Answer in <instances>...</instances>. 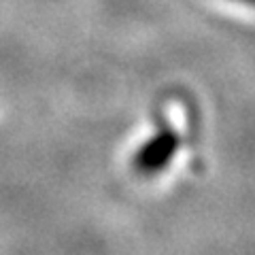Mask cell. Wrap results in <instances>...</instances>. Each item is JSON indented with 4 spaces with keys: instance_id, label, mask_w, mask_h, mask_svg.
<instances>
[{
    "instance_id": "1",
    "label": "cell",
    "mask_w": 255,
    "mask_h": 255,
    "mask_svg": "<svg viewBox=\"0 0 255 255\" xmlns=\"http://www.w3.org/2000/svg\"><path fill=\"white\" fill-rule=\"evenodd\" d=\"M181 149V134L170 124H157L155 130L134 149L132 170L142 179H153L164 174L177 159Z\"/></svg>"
},
{
    "instance_id": "2",
    "label": "cell",
    "mask_w": 255,
    "mask_h": 255,
    "mask_svg": "<svg viewBox=\"0 0 255 255\" xmlns=\"http://www.w3.org/2000/svg\"><path fill=\"white\" fill-rule=\"evenodd\" d=\"M238 2H251V0H238Z\"/></svg>"
}]
</instances>
